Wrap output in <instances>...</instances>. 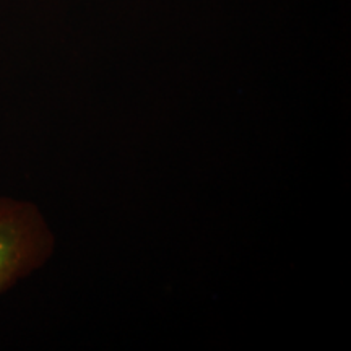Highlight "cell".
<instances>
[{"mask_svg": "<svg viewBox=\"0 0 351 351\" xmlns=\"http://www.w3.org/2000/svg\"><path fill=\"white\" fill-rule=\"evenodd\" d=\"M54 249V232L38 205L0 197V295L43 269Z\"/></svg>", "mask_w": 351, "mask_h": 351, "instance_id": "cell-1", "label": "cell"}]
</instances>
